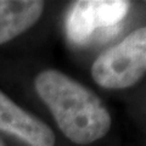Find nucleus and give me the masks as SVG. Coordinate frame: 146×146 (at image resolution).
<instances>
[{"mask_svg":"<svg viewBox=\"0 0 146 146\" xmlns=\"http://www.w3.org/2000/svg\"><path fill=\"white\" fill-rule=\"evenodd\" d=\"M34 85L58 128L71 141L85 145L107 134L111 116L98 95L83 84L62 72L48 70L36 76Z\"/></svg>","mask_w":146,"mask_h":146,"instance_id":"f257e3e1","label":"nucleus"},{"mask_svg":"<svg viewBox=\"0 0 146 146\" xmlns=\"http://www.w3.org/2000/svg\"><path fill=\"white\" fill-rule=\"evenodd\" d=\"M146 73V27L134 31L95 60L91 77L106 89H125Z\"/></svg>","mask_w":146,"mask_h":146,"instance_id":"f03ea898","label":"nucleus"},{"mask_svg":"<svg viewBox=\"0 0 146 146\" xmlns=\"http://www.w3.org/2000/svg\"><path fill=\"white\" fill-rule=\"evenodd\" d=\"M129 1L122 0H80L74 3L67 17L66 31L72 43L83 45L95 31L118 26L127 16Z\"/></svg>","mask_w":146,"mask_h":146,"instance_id":"7ed1b4c3","label":"nucleus"},{"mask_svg":"<svg viewBox=\"0 0 146 146\" xmlns=\"http://www.w3.org/2000/svg\"><path fill=\"white\" fill-rule=\"evenodd\" d=\"M0 129L18 136L29 146H54L55 135L44 122L10 100L0 90Z\"/></svg>","mask_w":146,"mask_h":146,"instance_id":"20e7f679","label":"nucleus"},{"mask_svg":"<svg viewBox=\"0 0 146 146\" xmlns=\"http://www.w3.org/2000/svg\"><path fill=\"white\" fill-rule=\"evenodd\" d=\"M43 10L44 3L38 0H0V44L31 28Z\"/></svg>","mask_w":146,"mask_h":146,"instance_id":"39448f33","label":"nucleus"},{"mask_svg":"<svg viewBox=\"0 0 146 146\" xmlns=\"http://www.w3.org/2000/svg\"><path fill=\"white\" fill-rule=\"evenodd\" d=\"M0 146H4V144H3V141H1V139H0Z\"/></svg>","mask_w":146,"mask_h":146,"instance_id":"423d86ee","label":"nucleus"}]
</instances>
